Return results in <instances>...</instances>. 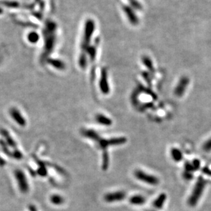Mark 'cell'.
Returning <instances> with one entry per match:
<instances>
[{
    "label": "cell",
    "instance_id": "14",
    "mask_svg": "<svg viewBox=\"0 0 211 211\" xmlns=\"http://www.w3.org/2000/svg\"><path fill=\"white\" fill-rule=\"evenodd\" d=\"M171 156L173 160L175 162H180L183 158L182 153L178 148H172L171 149Z\"/></svg>",
    "mask_w": 211,
    "mask_h": 211
},
{
    "label": "cell",
    "instance_id": "17",
    "mask_svg": "<svg viewBox=\"0 0 211 211\" xmlns=\"http://www.w3.org/2000/svg\"><path fill=\"white\" fill-rule=\"evenodd\" d=\"M2 5L5 7H8L10 8H16L19 6V2L15 1H9V0H4L2 1ZM2 6V7H3Z\"/></svg>",
    "mask_w": 211,
    "mask_h": 211
},
{
    "label": "cell",
    "instance_id": "22",
    "mask_svg": "<svg viewBox=\"0 0 211 211\" xmlns=\"http://www.w3.org/2000/svg\"><path fill=\"white\" fill-rule=\"evenodd\" d=\"M108 162H109V160H108V155L106 152H104L103 154V169H107L108 166Z\"/></svg>",
    "mask_w": 211,
    "mask_h": 211
},
{
    "label": "cell",
    "instance_id": "6",
    "mask_svg": "<svg viewBox=\"0 0 211 211\" xmlns=\"http://www.w3.org/2000/svg\"><path fill=\"white\" fill-rule=\"evenodd\" d=\"M188 83H189V79L187 77H182L174 91V93L177 97H180L184 95L188 85Z\"/></svg>",
    "mask_w": 211,
    "mask_h": 211
},
{
    "label": "cell",
    "instance_id": "21",
    "mask_svg": "<svg viewBox=\"0 0 211 211\" xmlns=\"http://www.w3.org/2000/svg\"><path fill=\"white\" fill-rule=\"evenodd\" d=\"M143 62L149 70H153V64L152 60L148 56H143Z\"/></svg>",
    "mask_w": 211,
    "mask_h": 211
},
{
    "label": "cell",
    "instance_id": "20",
    "mask_svg": "<svg viewBox=\"0 0 211 211\" xmlns=\"http://www.w3.org/2000/svg\"><path fill=\"white\" fill-rule=\"evenodd\" d=\"M88 56H90V58L91 60H94L96 56V50L94 47H88L87 50H86Z\"/></svg>",
    "mask_w": 211,
    "mask_h": 211
},
{
    "label": "cell",
    "instance_id": "3",
    "mask_svg": "<svg viewBox=\"0 0 211 211\" xmlns=\"http://www.w3.org/2000/svg\"><path fill=\"white\" fill-rule=\"evenodd\" d=\"M206 185V181L204 180L202 177H200L198 179L195 187L193 188V191L192 192L191 196L188 200V204L191 206H195L199 200L201 194L203 193L204 187Z\"/></svg>",
    "mask_w": 211,
    "mask_h": 211
},
{
    "label": "cell",
    "instance_id": "16",
    "mask_svg": "<svg viewBox=\"0 0 211 211\" xmlns=\"http://www.w3.org/2000/svg\"><path fill=\"white\" fill-rule=\"evenodd\" d=\"M130 202L134 205H142L145 202V199L141 196H134L130 197Z\"/></svg>",
    "mask_w": 211,
    "mask_h": 211
},
{
    "label": "cell",
    "instance_id": "5",
    "mask_svg": "<svg viewBox=\"0 0 211 211\" xmlns=\"http://www.w3.org/2000/svg\"><path fill=\"white\" fill-rule=\"evenodd\" d=\"M134 175L138 180L150 185H157L159 183V180L157 177L147 174V173L142 170H139V169L135 171Z\"/></svg>",
    "mask_w": 211,
    "mask_h": 211
},
{
    "label": "cell",
    "instance_id": "27",
    "mask_svg": "<svg viewBox=\"0 0 211 211\" xmlns=\"http://www.w3.org/2000/svg\"><path fill=\"white\" fill-rule=\"evenodd\" d=\"M132 0H131V2H132Z\"/></svg>",
    "mask_w": 211,
    "mask_h": 211
},
{
    "label": "cell",
    "instance_id": "4",
    "mask_svg": "<svg viewBox=\"0 0 211 211\" xmlns=\"http://www.w3.org/2000/svg\"><path fill=\"white\" fill-rule=\"evenodd\" d=\"M126 141L127 139L125 137H117V138H113L110 139H104L100 138V136L95 142L98 143V145L101 149H105L109 146L121 145L122 144L126 143Z\"/></svg>",
    "mask_w": 211,
    "mask_h": 211
},
{
    "label": "cell",
    "instance_id": "15",
    "mask_svg": "<svg viewBox=\"0 0 211 211\" xmlns=\"http://www.w3.org/2000/svg\"><path fill=\"white\" fill-rule=\"evenodd\" d=\"M83 135L84 136L87 137V138L90 139L94 141H96L97 140V139L100 137L99 134L95 132V131L93 130H85L82 132Z\"/></svg>",
    "mask_w": 211,
    "mask_h": 211
},
{
    "label": "cell",
    "instance_id": "1",
    "mask_svg": "<svg viewBox=\"0 0 211 211\" xmlns=\"http://www.w3.org/2000/svg\"><path fill=\"white\" fill-rule=\"evenodd\" d=\"M57 24L53 20L48 19L43 25L42 35H43V50L41 55V60L42 62L46 61L49 58L50 54H52L56 47L57 41Z\"/></svg>",
    "mask_w": 211,
    "mask_h": 211
},
{
    "label": "cell",
    "instance_id": "7",
    "mask_svg": "<svg viewBox=\"0 0 211 211\" xmlns=\"http://www.w3.org/2000/svg\"><path fill=\"white\" fill-rule=\"evenodd\" d=\"M100 91L103 93L104 94H108L110 92L109 84L108 81V73L107 70L106 69H103L101 70V78L100 80Z\"/></svg>",
    "mask_w": 211,
    "mask_h": 211
},
{
    "label": "cell",
    "instance_id": "13",
    "mask_svg": "<svg viewBox=\"0 0 211 211\" xmlns=\"http://www.w3.org/2000/svg\"><path fill=\"white\" fill-rule=\"evenodd\" d=\"M166 200H167V196L165 193H161L160 196L156 198L153 203V205L156 209H162L163 205L165 202Z\"/></svg>",
    "mask_w": 211,
    "mask_h": 211
},
{
    "label": "cell",
    "instance_id": "12",
    "mask_svg": "<svg viewBox=\"0 0 211 211\" xmlns=\"http://www.w3.org/2000/svg\"><path fill=\"white\" fill-rule=\"evenodd\" d=\"M95 119L98 123L103 125V126H109L112 124V123H113V121H112L110 118H108V117L101 114H98L97 116H96Z\"/></svg>",
    "mask_w": 211,
    "mask_h": 211
},
{
    "label": "cell",
    "instance_id": "25",
    "mask_svg": "<svg viewBox=\"0 0 211 211\" xmlns=\"http://www.w3.org/2000/svg\"><path fill=\"white\" fill-rule=\"evenodd\" d=\"M4 8H3L2 6H0V15H2L4 14Z\"/></svg>",
    "mask_w": 211,
    "mask_h": 211
},
{
    "label": "cell",
    "instance_id": "24",
    "mask_svg": "<svg viewBox=\"0 0 211 211\" xmlns=\"http://www.w3.org/2000/svg\"><path fill=\"white\" fill-rule=\"evenodd\" d=\"M193 170H197V169H199L200 166V162L198 161V160H195L193 161Z\"/></svg>",
    "mask_w": 211,
    "mask_h": 211
},
{
    "label": "cell",
    "instance_id": "2",
    "mask_svg": "<svg viewBox=\"0 0 211 211\" xmlns=\"http://www.w3.org/2000/svg\"><path fill=\"white\" fill-rule=\"evenodd\" d=\"M95 30V23L92 19H88L86 21L85 24L84 34H83L81 47L83 50H86L89 47V43L91 41L92 35L94 32Z\"/></svg>",
    "mask_w": 211,
    "mask_h": 211
},
{
    "label": "cell",
    "instance_id": "11",
    "mask_svg": "<svg viewBox=\"0 0 211 211\" xmlns=\"http://www.w3.org/2000/svg\"><path fill=\"white\" fill-rule=\"evenodd\" d=\"M27 41L28 43L30 44H36L40 40V35L38 32L35 31H31L30 32H28L27 34Z\"/></svg>",
    "mask_w": 211,
    "mask_h": 211
},
{
    "label": "cell",
    "instance_id": "19",
    "mask_svg": "<svg viewBox=\"0 0 211 211\" xmlns=\"http://www.w3.org/2000/svg\"><path fill=\"white\" fill-rule=\"evenodd\" d=\"M51 201L56 205H60L63 202V198L58 195H54L51 197Z\"/></svg>",
    "mask_w": 211,
    "mask_h": 211
},
{
    "label": "cell",
    "instance_id": "18",
    "mask_svg": "<svg viewBox=\"0 0 211 211\" xmlns=\"http://www.w3.org/2000/svg\"><path fill=\"white\" fill-rule=\"evenodd\" d=\"M79 65L82 69H85L87 65V58L85 54H82L79 58Z\"/></svg>",
    "mask_w": 211,
    "mask_h": 211
},
{
    "label": "cell",
    "instance_id": "10",
    "mask_svg": "<svg viewBox=\"0 0 211 211\" xmlns=\"http://www.w3.org/2000/svg\"><path fill=\"white\" fill-rule=\"evenodd\" d=\"M45 62H47V64L52 65L54 68L58 70H63L65 69V64L61 60L58 59H54V58H47Z\"/></svg>",
    "mask_w": 211,
    "mask_h": 211
},
{
    "label": "cell",
    "instance_id": "26",
    "mask_svg": "<svg viewBox=\"0 0 211 211\" xmlns=\"http://www.w3.org/2000/svg\"><path fill=\"white\" fill-rule=\"evenodd\" d=\"M30 210L31 211H37L36 209H35L34 207H30Z\"/></svg>",
    "mask_w": 211,
    "mask_h": 211
},
{
    "label": "cell",
    "instance_id": "23",
    "mask_svg": "<svg viewBox=\"0 0 211 211\" xmlns=\"http://www.w3.org/2000/svg\"><path fill=\"white\" fill-rule=\"evenodd\" d=\"M204 149L206 152H210L211 151V139H210L208 141L205 143L204 145Z\"/></svg>",
    "mask_w": 211,
    "mask_h": 211
},
{
    "label": "cell",
    "instance_id": "8",
    "mask_svg": "<svg viewBox=\"0 0 211 211\" xmlns=\"http://www.w3.org/2000/svg\"><path fill=\"white\" fill-rule=\"evenodd\" d=\"M126 197V193L123 191H115L105 195L104 200L107 202H115L120 201Z\"/></svg>",
    "mask_w": 211,
    "mask_h": 211
},
{
    "label": "cell",
    "instance_id": "9",
    "mask_svg": "<svg viewBox=\"0 0 211 211\" xmlns=\"http://www.w3.org/2000/svg\"><path fill=\"white\" fill-rule=\"evenodd\" d=\"M123 10H124L125 13H126V16L127 17V18H128L131 24H132V25H136L137 24H138V22H139L138 18H137L136 15L134 14V12H133L132 8L129 7V6H124Z\"/></svg>",
    "mask_w": 211,
    "mask_h": 211
}]
</instances>
